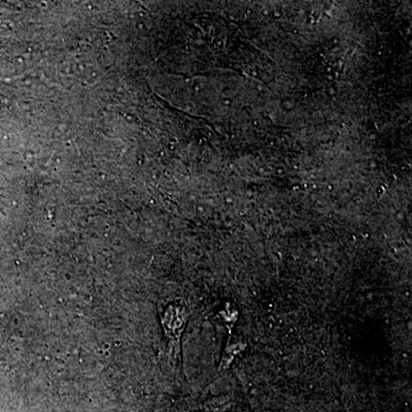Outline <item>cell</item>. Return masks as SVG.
<instances>
[{"label": "cell", "mask_w": 412, "mask_h": 412, "mask_svg": "<svg viewBox=\"0 0 412 412\" xmlns=\"http://www.w3.org/2000/svg\"><path fill=\"white\" fill-rule=\"evenodd\" d=\"M187 309L184 307H168L163 317V324L166 331V335L171 341H176L180 338V333L187 322Z\"/></svg>", "instance_id": "6da1fadb"}]
</instances>
